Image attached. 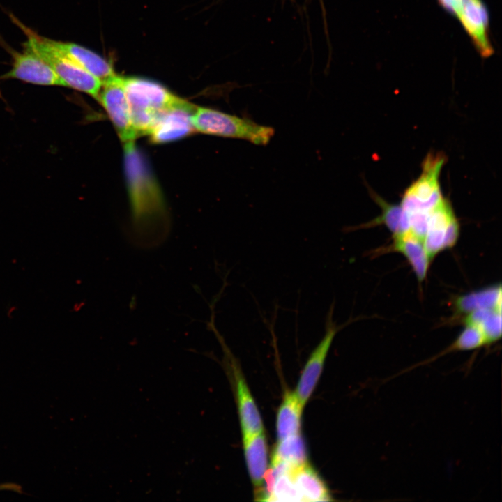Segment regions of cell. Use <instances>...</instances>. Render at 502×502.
I'll use <instances>...</instances> for the list:
<instances>
[{
  "label": "cell",
  "instance_id": "7c38bea8",
  "mask_svg": "<svg viewBox=\"0 0 502 502\" xmlns=\"http://www.w3.org/2000/svg\"><path fill=\"white\" fill-rule=\"evenodd\" d=\"M481 56H491L494 50L488 37L489 15L481 0H463L457 16Z\"/></svg>",
  "mask_w": 502,
  "mask_h": 502
},
{
  "label": "cell",
  "instance_id": "603a6c76",
  "mask_svg": "<svg viewBox=\"0 0 502 502\" xmlns=\"http://www.w3.org/2000/svg\"><path fill=\"white\" fill-rule=\"evenodd\" d=\"M478 328L483 333L487 344L499 340L501 337V311L492 310Z\"/></svg>",
  "mask_w": 502,
  "mask_h": 502
},
{
  "label": "cell",
  "instance_id": "9c48e42d",
  "mask_svg": "<svg viewBox=\"0 0 502 502\" xmlns=\"http://www.w3.org/2000/svg\"><path fill=\"white\" fill-rule=\"evenodd\" d=\"M6 50L13 58L12 68L2 78L17 79L36 85L64 86L54 70L27 47H23L22 52L10 47Z\"/></svg>",
  "mask_w": 502,
  "mask_h": 502
},
{
  "label": "cell",
  "instance_id": "5b68a950",
  "mask_svg": "<svg viewBox=\"0 0 502 502\" xmlns=\"http://www.w3.org/2000/svg\"><path fill=\"white\" fill-rule=\"evenodd\" d=\"M444 162L445 156L440 153L425 158L421 175L403 195L400 205L406 213H430L443 197L439 178Z\"/></svg>",
  "mask_w": 502,
  "mask_h": 502
},
{
  "label": "cell",
  "instance_id": "d6986e66",
  "mask_svg": "<svg viewBox=\"0 0 502 502\" xmlns=\"http://www.w3.org/2000/svg\"><path fill=\"white\" fill-rule=\"evenodd\" d=\"M307 451L301 433L278 441L272 457V464H282L291 472L307 463Z\"/></svg>",
  "mask_w": 502,
  "mask_h": 502
},
{
  "label": "cell",
  "instance_id": "9a60e30c",
  "mask_svg": "<svg viewBox=\"0 0 502 502\" xmlns=\"http://www.w3.org/2000/svg\"><path fill=\"white\" fill-rule=\"evenodd\" d=\"M246 465L257 495L262 488L264 474L268 467L266 439L264 432L243 436Z\"/></svg>",
  "mask_w": 502,
  "mask_h": 502
},
{
  "label": "cell",
  "instance_id": "3957f363",
  "mask_svg": "<svg viewBox=\"0 0 502 502\" xmlns=\"http://www.w3.org/2000/svg\"><path fill=\"white\" fill-rule=\"evenodd\" d=\"M132 123L139 136L149 135L159 116L183 99L153 80L123 77Z\"/></svg>",
  "mask_w": 502,
  "mask_h": 502
},
{
  "label": "cell",
  "instance_id": "277c9868",
  "mask_svg": "<svg viewBox=\"0 0 502 502\" xmlns=\"http://www.w3.org/2000/svg\"><path fill=\"white\" fill-rule=\"evenodd\" d=\"M191 120L195 132L243 139L256 145L268 144L275 133L273 128L259 124L250 118L209 107L196 106Z\"/></svg>",
  "mask_w": 502,
  "mask_h": 502
},
{
  "label": "cell",
  "instance_id": "ffe728a7",
  "mask_svg": "<svg viewBox=\"0 0 502 502\" xmlns=\"http://www.w3.org/2000/svg\"><path fill=\"white\" fill-rule=\"evenodd\" d=\"M456 312L468 314L478 309H496L501 311V285L492 286L457 297L454 302Z\"/></svg>",
  "mask_w": 502,
  "mask_h": 502
},
{
  "label": "cell",
  "instance_id": "8992f818",
  "mask_svg": "<svg viewBox=\"0 0 502 502\" xmlns=\"http://www.w3.org/2000/svg\"><path fill=\"white\" fill-rule=\"evenodd\" d=\"M98 101L105 109L123 144L134 142L139 137L132 123L123 77L116 74L103 82Z\"/></svg>",
  "mask_w": 502,
  "mask_h": 502
},
{
  "label": "cell",
  "instance_id": "d4e9b609",
  "mask_svg": "<svg viewBox=\"0 0 502 502\" xmlns=\"http://www.w3.org/2000/svg\"><path fill=\"white\" fill-rule=\"evenodd\" d=\"M0 97L1 98V90H0Z\"/></svg>",
  "mask_w": 502,
  "mask_h": 502
},
{
  "label": "cell",
  "instance_id": "5bb4252c",
  "mask_svg": "<svg viewBox=\"0 0 502 502\" xmlns=\"http://www.w3.org/2000/svg\"><path fill=\"white\" fill-rule=\"evenodd\" d=\"M390 248L393 251L401 253L406 259L419 282L425 279L431 259L420 238L408 231L393 236Z\"/></svg>",
  "mask_w": 502,
  "mask_h": 502
},
{
  "label": "cell",
  "instance_id": "cb8c5ba5",
  "mask_svg": "<svg viewBox=\"0 0 502 502\" xmlns=\"http://www.w3.org/2000/svg\"><path fill=\"white\" fill-rule=\"evenodd\" d=\"M441 6L453 15L457 16L463 0H439Z\"/></svg>",
  "mask_w": 502,
  "mask_h": 502
},
{
  "label": "cell",
  "instance_id": "44dd1931",
  "mask_svg": "<svg viewBox=\"0 0 502 502\" xmlns=\"http://www.w3.org/2000/svg\"><path fill=\"white\" fill-rule=\"evenodd\" d=\"M485 345L487 344L482 331L476 326L466 325L465 328L452 344L441 353L437 355L436 358L448 352L473 350Z\"/></svg>",
  "mask_w": 502,
  "mask_h": 502
},
{
  "label": "cell",
  "instance_id": "2e32d148",
  "mask_svg": "<svg viewBox=\"0 0 502 502\" xmlns=\"http://www.w3.org/2000/svg\"><path fill=\"white\" fill-rule=\"evenodd\" d=\"M370 191L373 199L381 208V215L367 223L346 227L345 231H351L379 225H384L391 231L393 236L409 231L408 218L401 205L388 203L373 191Z\"/></svg>",
  "mask_w": 502,
  "mask_h": 502
},
{
  "label": "cell",
  "instance_id": "6da1fadb",
  "mask_svg": "<svg viewBox=\"0 0 502 502\" xmlns=\"http://www.w3.org/2000/svg\"><path fill=\"white\" fill-rule=\"evenodd\" d=\"M124 169L134 234L140 245H153L166 236L169 217L162 191L144 154L135 144H123Z\"/></svg>",
  "mask_w": 502,
  "mask_h": 502
},
{
  "label": "cell",
  "instance_id": "ba28073f",
  "mask_svg": "<svg viewBox=\"0 0 502 502\" xmlns=\"http://www.w3.org/2000/svg\"><path fill=\"white\" fill-rule=\"evenodd\" d=\"M459 227L450 203L444 197L429 213L423 238L425 250L432 260L440 252L455 245Z\"/></svg>",
  "mask_w": 502,
  "mask_h": 502
},
{
  "label": "cell",
  "instance_id": "ac0fdd59",
  "mask_svg": "<svg viewBox=\"0 0 502 502\" xmlns=\"http://www.w3.org/2000/svg\"><path fill=\"white\" fill-rule=\"evenodd\" d=\"M303 409L294 392L285 393L276 419L278 441L300 433Z\"/></svg>",
  "mask_w": 502,
  "mask_h": 502
},
{
  "label": "cell",
  "instance_id": "52a82bcc",
  "mask_svg": "<svg viewBox=\"0 0 502 502\" xmlns=\"http://www.w3.org/2000/svg\"><path fill=\"white\" fill-rule=\"evenodd\" d=\"M335 303L333 302L325 319L324 335L311 352L299 378L294 392L299 402L304 407L310 397L322 372L324 363L333 340L344 325H337L333 320Z\"/></svg>",
  "mask_w": 502,
  "mask_h": 502
},
{
  "label": "cell",
  "instance_id": "7402d4cb",
  "mask_svg": "<svg viewBox=\"0 0 502 502\" xmlns=\"http://www.w3.org/2000/svg\"><path fill=\"white\" fill-rule=\"evenodd\" d=\"M268 501H302L291 473L277 476Z\"/></svg>",
  "mask_w": 502,
  "mask_h": 502
},
{
  "label": "cell",
  "instance_id": "7a4b0ae2",
  "mask_svg": "<svg viewBox=\"0 0 502 502\" xmlns=\"http://www.w3.org/2000/svg\"><path fill=\"white\" fill-rule=\"evenodd\" d=\"M10 17L26 36L27 40L22 46L47 63L61 79L64 86L86 93L98 100L102 84L98 77L59 51L53 45L52 39L39 35L12 14Z\"/></svg>",
  "mask_w": 502,
  "mask_h": 502
},
{
  "label": "cell",
  "instance_id": "30bf717a",
  "mask_svg": "<svg viewBox=\"0 0 502 502\" xmlns=\"http://www.w3.org/2000/svg\"><path fill=\"white\" fill-rule=\"evenodd\" d=\"M196 105L183 100L179 105L163 112L149 135L155 144H164L183 139L194 132L192 115Z\"/></svg>",
  "mask_w": 502,
  "mask_h": 502
},
{
  "label": "cell",
  "instance_id": "8fae6325",
  "mask_svg": "<svg viewBox=\"0 0 502 502\" xmlns=\"http://www.w3.org/2000/svg\"><path fill=\"white\" fill-rule=\"evenodd\" d=\"M215 334L223 347L225 354L229 360L235 375L236 395L243 436L261 433L264 432L263 423L248 386L222 337L218 331H215Z\"/></svg>",
  "mask_w": 502,
  "mask_h": 502
},
{
  "label": "cell",
  "instance_id": "e0dca14e",
  "mask_svg": "<svg viewBox=\"0 0 502 502\" xmlns=\"http://www.w3.org/2000/svg\"><path fill=\"white\" fill-rule=\"evenodd\" d=\"M291 475L302 501L332 500L325 483L307 463L292 471Z\"/></svg>",
  "mask_w": 502,
  "mask_h": 502
},
{
  "label": "cell",
  "instance_id": "4fadbf2b",
  "mask_svg": "<svg viewBox=\"0 0 502 502\" xmlns=\"http://www.w3.org/2000/svg\"><path fill=\"white\" fill-rule=\"evenodd\" d=\"M52 42L59 51L98 77L102 83L116 75L112 64L92 50L71 42L52 39Z\"/></svg>",
  "mask_w": 502,
  "mask_h": 502
}]
</instances>
